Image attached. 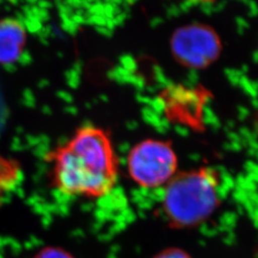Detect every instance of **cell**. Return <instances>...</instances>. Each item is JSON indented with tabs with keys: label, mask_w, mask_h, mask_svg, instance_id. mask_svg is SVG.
<instances>
[{
	"label": "cell",
	"mask_w": 258,
	"mask_h": 258,
	"mask_svg": "<svg viewBox=\"0 0 258 258\" xmlns=\"http://www.w3.org/2000/svg\"><path fill=\"white\" fill-rule=\"evenodd\" d=\"M50 181L59 194L99 199L110 194L119 179V160L109 132L86 124L47 154Z\"/></svg>",
	"instance_id": "1"
},
{
	"label": "cell",
	"mask_w": 258,
	"mask_h": 258,
	"mask_svg": "<svg viewBox=\"0 0 258 258\" xmlns=\"http://www.w3.org/2000/svg\"><path fill=\"white\" fill-rule=\"evenodd\" d=\"M221 182L212 167L178 172L165 186L162 211L171 227H195L219 207Z\"/></svg>",
	"instance_id": "2"
},
{
	"label": "cell",
	"mask_w": 258,
	"mask_h": 258,
	"mask_svg": "<svg viewBox=\"0 0 258 258\" xmlns=\"http://www.w3.org/2000/svg\"><path fill=\"white\" fill-rule=\"evenodd\" d=\"M178 159L171 143L146 139L130 149L127 171L132 181L144 188L166 186L178 173Z\"/></svg>",
	"instance_id": "3"
},
{
	"label": "cell",
	"mask_w": 258,
	"mask_h": 258,
	"mask_svg": "<svg viewBox=\"0 0 258 258\" xmlns=\"http://www.w3.org/2000/svg\"><path fill=\"white\" fill-rule=\"evenodd\" d=\"M172 55L181 64L203 67L217 52V41L208 28L190 25L180 28L171 37Z\"/></svg>",
	"instance_id": "4"
},
{
	"label": "cell",
	"mask_w": 258,
	"mask_h": 258,
	"mask_svg": "<svg viewBox=\"0 0 258 258\" xmlns=\"http://www.w3.org/2000/svg\"><path fill=\"white\" fill-rule=\"evenodd\" d=\"M26 31L16 19L0 20V64L16 62L26 44Z\"/></svg>",
	"instance_id": "5"
},
{
	"label": "cell",
	"mask_w": 258,
	"mask_h": 258,
	"mask_svg": "<svg viewBox=\"0 0 258 258\" xmlns=\"http://www.w3.org/2000/svg\"><path fill=\"white\" fill-rule=\"evenodd\" d=\"M22 179V169L19 162L0 156V202Z\"/></svg>",
	"instance_id": "6"
},
{
	"label": "cell",
	"mask_w": 258,
	"mask_h": 258,
	"mask_svg": "<svg viewBox=\"0 0 258 258\" xmlns=\"http://www.w3.org/2000/svg\"><path fill=\"white\" fill-rule=\"evenodd\" d=\"M35 258H73L69 253L59 248H46L37 253Z\"/></svg>",
	"instance_id": "7"
},
{
	"label": "cell",
	"mask_w": 258,
	"mask_h": 258,
	"mask_svg": "<svg viewBox=\"0 0 258 258\" xmlns=\"http://www.w3.org/2000/svg\"><path fill=\"white\" fill-rule=\"evenodd\" d=\"M154 258H191V256L182 249L171 248L157 254Z\"/></svg>",
	"instance_id": "8"
},
{
	"label": "cell",
	"mask_w": 258,
	"mask_h": 258,
	"mask_svg": "<svg viewBox=\"0 0 258 258\" xmlns=\"http://www.w3.org/2000/svg\"><path fill=\"white\" fill-rule=\"evenodd\" d=\"M185 1H190V2H211V1H213V0H185Z\"/></svg>",
	"instance_id": "9"
}]
</instances>
